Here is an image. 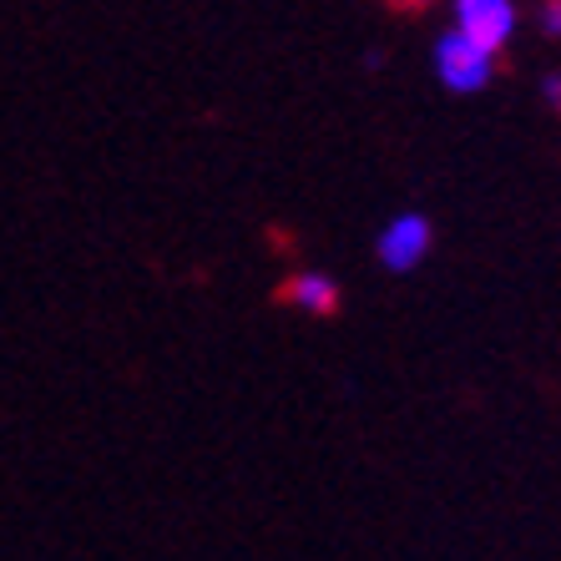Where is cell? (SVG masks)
Wrapping results in <instances>:
<instances>
[{
  "instance_id": "obj_1",
  "label": "cell",
  "mask_w": 561,
  "mask_h": 561,
  "mask_svg": "<svg viewBox=\"0 0 561 561\" xmlns=\"http://www.w3.org/2000/svg\"><path fill=\"white\" fill-rule=\"evenodd\" d=\"M431 66H435V81L456 96H476L496 81V56L481 51V46H476L470 36H460L456 26H445L440 36H435Z\"/></svg>"
},
{
  "instance_id": "obj_2",
  "label": "cell",
  "mask_w": 561,
  "mask_h": 561,
  "mask_svg": "<svg viewBox=\"0 0 561 561\" xmlns=\"http://www.w3.org/2000/svg\"><path fill=\"white\" fill-rule=\"evenodd\" d=\"M435 249V228L425 213H394L375 238V259L385 274H415Z\"/></svg>"
},
{
  "instance_id": "obj_3",
  "label": "cell",
  "mask_w": 561,
  "mask_h": 561,
  "mask_svg": "<svg viewBox=\"0 0 561 561\" xmlns=\"http://www.w3.org/2000/svg\"><path fill=\"white\" fill-rule=\"evenodd\" d=\"M450 26L476 41L481 51L501 56L511 41H516L522 11H516L511 0H456V5H450Z\"/></svg>"
},
{
  "instance_id": "obj_4",
  "label": "cell",
  "mask_w": 561,
  "mask_h": 561,
  "mask_svg": "<svg viewBox=\"0 0 561 561\" xmlns=\"http://www.w3.org/2000/svg\"><path fill=\"white\" fill-rule=\"evenodd\" d=\"M278 299L294 304V309L304 313H334L340 309V284L329 274H319V268H309V274H294L284 288H278Z\"/></svg>"
},
{
  "instance_id": "obj_5",
  "label": "cell",
  "mask_w": 561,
  "mask_h": 561,
  "mask_svg": "<svg viewBox=\"0 0 561 561\" xmlns=\"http://www.w3.org/2000/svg\"><path fill=\"white\" fill-rule=\"evenodd\" d=\"M536 26L547 41H561V0H547V5H536Z\"/></svg>"
},
{
  "instance_id": "obj_6",
  "label": "cell",
  "mask_w": 561,
  "mask_h": 561,
  "mask_svg": "<svg viewBox=\"0 0 561 561\" xmlns=\"http://www.w3.org/2000/svg\"><path fill=\"white\" fill-rule=\"evenodd\" d=\"M541 96H547V102L561 112V71H557V77H547V81H541Z\"/></svg>"
}]
</instances>
